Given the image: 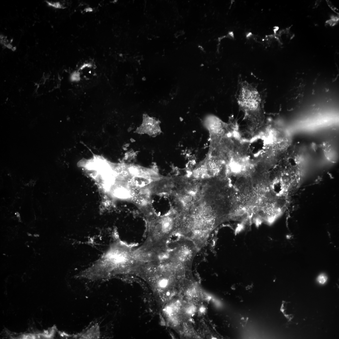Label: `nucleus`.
<instances>
[{
	"mask_svg": "<svg viewBox=\"0 0 339 339\" xmlns=\"http://www.w3.org/2000/svg\"><path fill=\"white\" fill-rule=\"evenodd\" d=\"M221 189L212 180L201 181L198 198L182 215L184 225L193 234L208 236L218 225L226 220L229 206L227 202L220 196Z\"/></svg>",
	"mask_w": 339,
	"mask_h": 339,
	"instance_id": "1",
	"label": "nucleus"
},
{
	"mask_svg": "<svg viewBox=\"0 0 339 339\" xmlns=\"http://www.w3.org/2000/svg\"><path fill=\"white\" fill-rule=\"evenodd\" d=\"M237 99L250 133L253 135L259 132L265 125V117L262 96L257 87L246 81H240Z\"/></svg>",
	"mask_w": 339,
	"mask_h": 339,
	"instance_id": "2",
	"label": "nucleus"
},
{
	"mask_svg": "<svg viewBox=\"0 0 339 339\" xmlns=\"http://www.w3.org/2000/svg\"><path fill=\"white\" fill-rule=\"evenodd\" d=\"M173 191L175 197V211L182 215L186 213L198 198L201 183L194 180L183 178L177 180Z\"/></svg>",
	"mask_w": 339,
	"mask_h": 339,
	"instance_id": "3",
	"label": "nucleus"
},
{
	"mask_svg": "<svg viewBox=\"0 0 339 339\" xmlns=\"http://www.w3.org/2000/svg\"><path fill=\"white\" fill-rule=\"evenodd\" d=\"M181 237L170 251L169 260L185 268H190L199 249L191 240Z\"/></svg>",
	"mask_w": 339,
	"mask_h": 339,
	"instance_id": "4",
	"label": "nucleus"
},
{
	"mask_svg": "<svg viewBox=\"0 0 339 339\" xmlns=\"http://www.w3.org/2000/svg\"><path fill=\"white\" fill-rule=\"evenodd\" d=\"M100 328L98 324L94 325L79 334L75 335L81 339H98L100 337Z\"/></svg>",
	"mask_w": 339,
	"mask_h": 339,
	"instance_id": "5",
	"label": "nucleus"
},
{
	"mask_svg": "<svg viewBox=\"0 0 339 339\" xmlns=\"http://www.w3.org/2000/svg\"><path fill=\"white\" fill-rule=\"evenodd\" d=\"M326 158L331 162H335L337 159L335 150L330 143L328 142H322L320 145Z\"/></svg>",
	"mask_w": 339,
	"mask_h": 339,
	"instance_id": "6",
	"label": "nucleus"
},
{
	"mask_svg": "<svg viewBox=\"0 0 339 339\" xmlns=\"http://www.w3.org/2000/svg\"><path fill=\"white\" fill-rule=\"evenodd\" d=\"M327 276L324 274L320 275L317 278V281L318 282L322 284H324L327 281Z\"/></svg>",
	"mask_w": 339,
	"mask_h": 339,
	"instance_id": "7",
	"label": "nucleus"
},
{
	"mask_svg": "<svg viewBox=\"0 0 339 339\" xmlns=\"http://www.w3.org/2000/svg\"><path fill=\"white\" fill-rule=\"evenodd\" d=\"M47 4L50 6L56 8H63V6L59 2H52L46 1Z\"/></svg>",
	"mask_w": 339,
	"mask_h": 339,
	"instance_id": "8",
	"label": "nucleus"
}]
</instances>
